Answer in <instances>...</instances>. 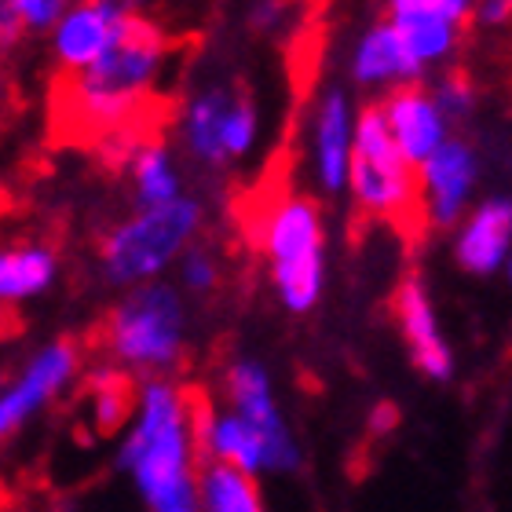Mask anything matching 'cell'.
Here are the masks:
<instances>
[{"label": "cell", "instance_id": "cell-1", "mask_svg": "<svg viewBox=\"0 0 512 512\" xmlns=\"http://www.w3.org/2000/svg\"><path fill=\"white\" fill-rule=\"evenodd\" d=\"M169 33L143 11H128L118 41L81 74L55 77L52 132L66 143H103L114 132L154 125L158 81L172 59Z\"/></svg>", "mask_w": 512, "mask_h": 512}, {"label": "cell", "instance_id": "cell-2", "mask_svg": "<svg viewBox=\"0 0 512 512\" xmlns=\"http://www.w3.org/2000/svg\"><path fill=\"white\" fill-rule=\"evenodd\" d=\"M202 388L158 377L139 381V406L118 443L125 472L147 512H202Z\"/></svg>", "mask_w": 512, "mask_h": 512}, {"label": "cell", "instance_id": "cell-3", "mask_svg": "<svg viewBox=\"0 0 512 512\" xmlns=\"http://www.w3.org/2000/svg\"><path fill=\"white\" fill-rule=\"evenodd\" d=\"M103 359L136 381H158L180 370L187 355V308L172 282H147L121 293L96 330Z\"/></svg>", "mask_w": 512, "mask_h": 512}, {"label": "cell", "instance_id": "cell-4", "mask_svg": "<svg viewBox=\"0 0 512 512\" xmlns=\"http://www.w3.org/2000/svg\"><path fill=\"white\" fill-rule=\"evenodd\" d=\"M202 220V202L187 198V194L161 209H136L132 216L107 227V235L99 238V271L110 286L125 289V293L158 282V275H165L172 264H180V256L194 246Z\"/></svg>", "mask_w": 512, "mask_h": 512}, {"label": "cell", "instance_id": "cell-5", "mask_svg": "<svg viewBox=\"0 0 512 512\" xmlns=\"http://www.w3.org/2000/svg\"><path fill=\"white\" fill-rule=\"evenodd\" d=\"M256 238L278 300L297 315L315 308L326 278V231L319 205L304 194H282L260 213Z\"/></svg>", "mask_w": 512, "mask_h": 512}, {"label": "cell", "instance_id": "cell-6", "mask_svg": "<svg viewBox=\"0 0 512 512\" xmlns=\"http://www.w3.org/2000/svg\"><path fill=\"white\" fill-rule=\"evenodd\" d=\"M348 187L355 194V209L370 220H388L399 231L414 235L410 224H425V194L414 183V165L395 147L384 110L363 107L355 121L352 143V169H348Z\"/></svg>", "mask_w": 512, "mask_h": 512}, {"label": "cell", "instance_id": "cell-7", "mask_svg": "<svg viewBox=\"0 0 512 512\" xmlns=\"http://www.w3.org/2000/svg\"><path fill=\"white\" fill-rule=\"evenodd\" d=\"M85 348L74 337H55L41 344L22 363V370L8 381L0 395V447L15 439L33 417L48 410L59 395L85 377Z\"/></svg>", "mask_w": 512, "mask_h": 512}, {"label": "cell", "instance_id": "cell-8", "mask_svg": "<svg viewBox=\"0 0 512 512\" xmlns=\"http://www.w3.org/2000/svg\"><path fill=\"white\" fill-rule=\"evenodd\" d=\"M224 406L235 410L242 421L260 432L267 447V469L271 472H293L300 465L297 439L289 432L286 417L278 410L275 392H271V377L253 359H238L224 370Z\"/></svg>", "mask_w": 512, "mask_h": 512}, {"label": "cell", "instance_id": "cell-9", "mask_svg": "<svg viewBox=\"0 0 512 512\" xmlns=\"http://www.w3.org/2000/svg\"><path fill=\"white\" fill-rule=\"evenodd\" d=\"M128 4L114 0H85V4H70L66 15L59 19L48 44H52V59L59 66V77L81 74L118 41L121 26L128 19Z\"/></svg>", "mask_w": 512, "mask_h": 512}, {"label": "cell", "instance_id": "cell-10", "mask_svg": "<svg viewBox=\"0 0 512 512\" xmlns=\"http://www.w3.org/2000/svg\"><path fill=\"white\" fill-rule=\"evenodd\" d=\"M395 322L403 330V341L410 348V359L421 374H428L432 381H447L454 374V355H450L443 333H439L436 311H432V300H428L425 282L417 275H406L399 282L392 297Z\"/></svg>", "mask_w": 512, "mask_h": 512}, {"label": "cell", "instance_id": "cell-11", "mask_svg": "<svg viewBox=\"0 0 512 512\" xmlns=\"http://www.w3.org/2000/svg\"><path fill=\"white\" fill-rule=\"evenodd\" d=\"M388 19L417 66L425 70L458 44V26L469 19V4L465 0H395Z\"/></svg>", "mask_w": 512, "mask_h": 512}, {"label": "cell", "instance_id": "cell-12", "mask_svg": "<svg viewBox=\"0 0 512 512\" xmlns=\"http://www.w3.org/2000/svg\"><path fill=\"white\" fill-rule=\"evenodd\" d=\"M384 121H388V132H392L395 147L403 150V158L414 165L417 172L425 169V161L436 154L447 139H443V128H447V114L439 110L436 96H428L425 88L403 85L395 88L388 103H381Z\"/></svg>", "mask_w": 512, "mask_h": 512}, {"label": "cell", "instance_id": "cell-13", "mask_svg": "<svg viewBox=\"0 0 512 512\" xmlns=\"http://www.w3.org/2000/svg\"><path fill=\"white\" fill-rule=\"evenodd\" d=\"M81 399H85L88 425L96 436H125L139 406V381L121 366L96 359L81 377Z\"/></svg>", "mask_w": 512, "mask_h": 512}, {"label": "cell", "instance_id": "cell-14", "mask_svg": "<svg viewBox=\"0 0 512 512\" xmlns=\"http://www.w3.org/2000/svg\"><path fill=\"white\" fill-rule=\"evenodd\" d=\"M421 194H425V209L428 220L439 227H447L458 220L461 205L469 198L472 180H476V158L472 150L461 143V139H447L443 147L425 161L421 169Z\"/></svg>", "mask_w": 512, "mask_h": 512}, {"label": "cell", "instance_id": "cell-15", "mask_svg": "<svg viewBox=\"0 0 512 512\" xmlns=\"http://www.w3.org/2000/svg\"><path fill=\"white\" fill-rule=\"evenodd\" d=\"M235 99H238V88L205 85V88H198L180 110L183 147L191 150L194 161H202V165H209V169L227 165L224 128H227V114H231V107H235Z\"/></svg>", "mask_w": 512, "mask_h": 512}, {"label": "cell", "instance_id": "cell-16", "mask_svg": "<svg viewBox=\"0 0 512 512\" xmlns=\"http://www.w3.org/2000/svg\"><path fill=\"white\" fill-rule=\"evenodd\" d=\"M512 246V202L509 198H491L469 216L461 227L454 256L472 275H491L505 264V253Z\"/></svg>", "mask_w": 512, "mask_h": 512}, {"label": "cell", "instance_id": "cell-17", "mask_svg": "<svg viewBox=\"0 0 512 512\" xmlns=\"http://www.w3.org/2000/svg\"><path fill=\"white\" fill-rule=\"evenodd\" d=\"M352 143L355 128L348 114L344 92H330L322 99L319 118H315V172H319L322 191H344L348 187V169H352Z\"/></svg>", "mask_w": 512, "mask_h": 512}, {"label": "cell", "instance_id": "cell-18", "mask_svg": "<svg viewBox=\"0 0 512 512\" xmlns=\"http://www.w3.org/2000/svg\"><path fill=\"white\" fill-rule=\"evenodd\" d=\"M125 176L128 187H132V205L136 209H161V205H172L183 198L180 165H176L172 150L165 147V139L158 132H150L139 143Z\"/></svg>", "mask_w": 512, "mask_h": 512}, {"label": "cell", "instance_id": "cell-19", "mask_svg": "<svg viewBox=\"0 0 512 512\" xmlns=\"http://www.w3.org/2000/svg\"><path fill=\"white\" fill-rule=\"evenodd\" d=\"M59 278V253L44 242L0 246V308L26 304L52 289Z\"/></svg>", "mask_w": 512, "mask_h": 512}, {"label": "cell", "instance_id": "cell-20", "mask_svg": "<svg viewBox=\"0 0 512 512\" xmlns=\"http://www.w3.org/2000/svg\"><path fill=\"white\" fill-rule=\"evenodd\" d=\"M352 74L359 85H377V81L417 77L421 66H417V59L403 44V37H399V30L392 26V19H384L359 41L355 59H352Z\"/></svg>", "mask_w": 512, "mask_h": 512}, {"label": "cell", "instance_id": "cell-21", "mask_svg": "<svg viewBox=\"0 0 512 512\" xmlns=\"http://www.w3.org/2000/svg\"><path fill=\"white\" fill-rule=\"evenodd\" d=\"M198 487H202V512H267L256 476H246L231 465L205 461Z\"/></svg>", "mask_w": 512, "mask_h": 512}, {"label": "cell", "instance_id": "cell-22", "mask_svg": "<svg viewBox=\"0 0 512 512\" xmlns=\"http://www.w3.org/2000/svg\"><path fill=\"white\" fill-rule=\"evenodd\" d=\"M176 271H180V289H187L194 297H209L220 286V260H216L213 249L198 246V242L180 256Z\"/></svg>", "mask_w": 512, "mask_h": 512}, {"label": "cell", "instance_id": "cell-23", "mask_svg": "<svg viewBox=\"0 0 512 512\" xmlns=\"http://www.w3.org/2000/svg\"><path fill=\"white\" fill-rule=\"evenodd\" d=\"M26 37H30V30H26V22L19 15V4L0 0V55H11Z\"/></svg>", "mask_w": 512, "mask_h": 512}, {"label": "cell", "instance_id": "cell-24", "mask_svg": "<svg viewBox=\"0 0 512 512\" xmlns=\"http://www.w3.org/2000/svg\"><path fill=\"white\" fill-rule=\"evenodd\" d=\"M509 4H483L480 8V22H505L509 19Z\"/></svg>", "mask_w": 512, "mask_h": 512}, {"label": "cell", "instance_id": "cell-25", "mask_svg": "<svg viewBox=\"0 0 512 512\" xmlns=\"http://www.w3.org/2000/svg\"><path fill=\"white\" fill-rule=\"evenodd\" d=\"M8 103H11L8 81H4V74H0V118H4V110H8Z\"/></svg>", "mask_w": 512, "mask_h": 512}, {"label": "cell", "instance_id": "cell-26", "mask_svg": "<svg viewBox=\"0 0 512 512\" xmlns=\"http://www.w3.org/2000/svg\"><path fill=\"white\" fill-rule=\"evenodd\" d=\"M8 330H11V322L4 319V315H0V337H8Z\"/></svg>", "mask_w": 512, "mask_h": 512}, {"label": "cell", "instance_id": "cell-27", "mask_svg": "<svg viewBox=\"0 0 512 512\" xmlns=\"http://www.w3.org/2000/svg\"><path fill=\"white\" fill-rule=\"evenodd\" d=\"M8 381H11V377L4 374V370H0V395H4V388H8Z\"/></svg>", "mask_w": 512, "mask_h": 512}, {"label": "cell", "instance_id": "cell-28", "mask_svg": "<svg viewBox=\"0 0 512 512\" xmlns=\"http://www.w3.org/2000/svg\"><path fill=\"white\" fill-rule=\"evenodd\" d=\"M509 278H512V256H509Z\"/></svg>", "mask_w": 512, "mask_h": 512}]
</instances>
